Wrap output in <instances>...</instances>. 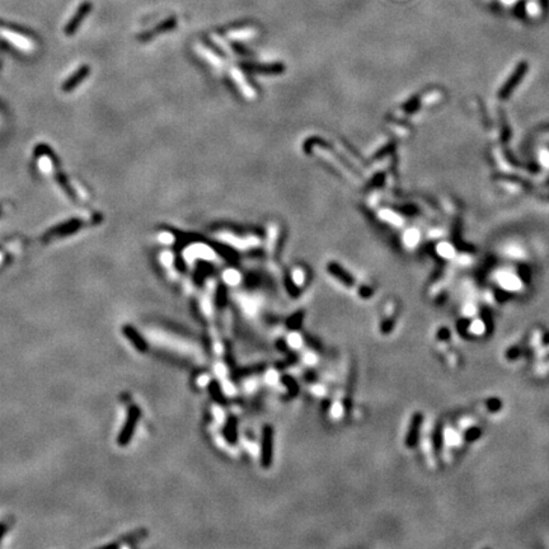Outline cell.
<instances>
[{
    "label": "cell",
    "instance_id": "52a82bcc",
    "mask_svg": "<svg viewBox=\"0 0 549 549\" xmlns=\"http://www.w3.org/2000/svg\"><path fill=\"white\" fill-rule=\"evenodd\" d=\"M329 270H331V272L333 273L334 276L338 277V279L341 280V281H342V282H345V284L347 285V286H351V285H352V282H354V280L351 279L350 275H348L347 272H345V271H343V270H341V268H339L338 266L333 265L331 268H329Z\"/></svg>",
    "mask_w": 549,
    "mask_h": 549
},
{
    "label": "cell",
    "instance_id": "ba28073f",
    "mask_svg": "<svg viewBox=\"0 0 549 549\" xmlns=\"http://www.w3.org/2000/svg\"><path fill=\"white\" fill-rule=\"evenodd\" d=\"M282 383H284L285 386H286V388H288V392L291 394V395H294V394H298V392H299V387H298V383H296L295 379H293L291 377H289V375H284V377L281 378Z\"/></svg>",
    "mask_w": 549,
    "mask_h": 549
},
{
    "label": "cell",
    "instance_id": "5b68a950",
    "mask_svg": "<svg viewBox=\"0 0 549 549\" xmlns=\"http://www.w3.org/2000/svg\"><path fill=\"white\" fill-rule=\"evenodd\" d=\"M88 73H89V68L88 67L80 68V69L75 73L73 77H70V78L65 81V84L63 85V89L65 90V92H69V90L74 89L75 86L78 85V84H80V81L85 78L86 75H88Z\"/></svg>",
    "mask_w": 549,
    "mask_h": 549
},
{
    "label": "cell",
    "instance_id": "3957f363",
    "mask_svg": "<svg viewBox=\"0 0 549 549\" xmlns=\"http://www.w3.org/2000/svg\"><path fill=\"white\" fill-rule=\"evenodd\" d=\"M92 6L93 5L89 3V1H84V3H81L80 5H79V8L77 9L75 14L73 15L70 22L67 24V27H65V33H67L68 36L74 35L75 32L78 31L79 26L83 23L84 18L89 14V12L92 10Z\"/></svg>",
    "mask_w": 549,
    "mask_h": 549
},
{
    "label": "cell",
    "instance_id": "30bf717a",
    "mask_svg": "<svg viewBox=\"0 0 549 549\" xmlns=\"http://www.w3.org/2000/svg\"><path fill=\"white\" fill-rule=\"evenodd\" d=\"M8 529H9L8 523H6V521H0V542H1V539L4 538V535L6 534Z\"/></svg>",
    "mask_w": 549,
    "mask_h": 549
},
{
    "label": "cell",
    "instance_id": "277c9868",
    "mask_svg": "<svg viewBox=\"0 0 549 549\" xmlns=\"http://www.w3.org/2000/svg\"><path fill=\"white\" fill-rule=\"evenodd\" d=\"M122 332H124L125 337L129 339L130 342L133 343V346L139 351V352H147L148 348H149L148 342L143 338V336L139 333L138 329H136L135 327L126 324L124 325V328H122Z\"/></svg>",
    "mask_w": 549,
    "mask_h": 549
},
{
    "label": "cell",
    "instance_id": "9c48e42d",
    "mask_svg": "<svg viewBox=\"0 0 549 549\" xmlns=\"http://www.w3.org/2000/svg\"><path fill=\"white\" fill-rule=\"evenodd\" d=\"M303 319H304V315L303 313H296L294 315H291L288 319L286 324H288L289 329H299L300 325L303 324Z\"/></svg>",
    "mask_w": 549,
    "mask_h": 549
},
{
    "label": "cell",
    "instance_id": "6da1fadb",
    "mask_svg": "<svg viewBox=\"0 0 549 549\" xmlns=\"http://www.w3.org/2000/svg\"><path fill=\"white\" fill-rule=\"evenodd\" d=\"M141 411L138 405H130L129 411H127V417L126 421L124 423V427L121 429L120 434L117 436V444L120 446H126L129 445L130 441L133 440V436L136 431V426H138L139 420H140Z\"/></svg>",
    "mask_w": 549,
    "mask_h": 549
},
{
    "label": "cell",
    "instance_id": "7a4b0ae2",
    "mask_svg": "<svg viewBox=\"0 0 549 549\" xmlns=\"http://www.w3.org/2000/svg\"><path fill=\"white\" fill-rule=\"evenodd\" d=\"M259 460L262 468L268 469L273 460V429L271 425H265L261 435V449Z\"/></svg>",
    "mask_w": 549,
    "mask_h": 549
},
{
    "label": "cell",
    "instance_id": "8992f818",
    "mask_svg": "<svg viewBox=\"0 0 549 549\" xmlns=\"http://www.w3.org/2000/svg\"><path fill=\"white\" fill-rule=\"evenodd\" d=\"M209 391H210L211 397H213V399L215 400V402H218V403H224L225 402L224 394H223V391H222V388H220V386H219L218 382H215V380H214V382H211L210 387H209Z\"/></svg>",
    "mask_w": 549,
    "mask_h": 549
}]
</instances>
